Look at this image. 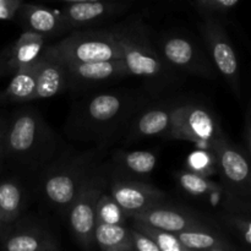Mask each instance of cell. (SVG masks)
Returning a JSON list of instances; mask_svg holds the SVG:
<instances>
[{"label": "cell", "instance_id": "35", "mask_svg": "<svg viewBox=\"0 0 251 251\" xmlns=\"http://www.w3.org/2000/svg\"><path fill=\"white\" fill-rule=\"evenodd\" d=\"M48 2H63V4H73V2H86V1H131L135 2L136 0H43Z\"/></svg>", "mask_w": 251, "mask_h": 251}, {"label": "cell", "instance_id": "17", "mask_svg": "<svg viewBox=\"0 0 251 251\" xmlns=\"http://www.w3.org/2000/svg\"><path fill=\"white\" fill-rule=\"evenodd\" d=\"M46 39L38 33L24 31L4 47L0 50V78L12 76L20 69L34 63L46 47Z\"/></svg>", "mask_w": 251, "mask_h": 251}, {"label": "cell", "instance_id": "16", "mask_svg": "<svg viewBox=\"0 0 251 251\" xmlns=\"http://www.w3.org/2000/svg\"><path fill=\"white\" fill-rule=\"evenodd\" d=\"M131 1H86L64 4L60 11L69 32L105 24L126 14L132 7Z\"/></svg>", "mask_w": 251, "mask_h": 251}, {"label": "cell", "instance_id": "3", "mask_svg": "<svg viewBox=\"0 0 251 251\" xmlns=\"http://www.w3.org/2000/svg\"><path fill=\"white\" fill-rule=\"evenodd\" d=\"M64 149L61 137L37 108L22 105L10 114L5 161L37 178Z\"/></svg>", "mask_w": 251, "mask_h": 251}, {"label": "cell", "instance_id": "27", "mask_svg": "<svg viewBox=\"0 0 251 251\" xmlns=\"http://www.w3.org/2000/svg\"><path fill=\"white\" fill-rule=\"evenodd\" d=\"M131 227L149 235L161 251H188V249L181 244L176 233L164 230L162 228L154 227V226L137 220H131Z\"/></svg>", "mask_w": 251, "mask_h": 251}, {"label": "cell", "instance_id": "13", "mask_svg": "<svg viewBox=\"0 0 251 251\" xmlns=\"http://www.w3.org/2000/svg\"><path fill=\"white\" fill-rule=\"evenodd\" d=\"M66 66L69 74L68 91L73 93H83L86 91L96 90L130 76L123 59L66 63Z\"/></svg>", "mask_w": 251, "mask_h": 251}, {"label": "cell", "instance_id": "38", "mask_svg": "<svg viewBox=\"0 0 251 251\" xmlns=\"http://www.w3.org/2000/svg\"><path fill=\"white\" fill-rule=\"evenodd\" d=\"M0 105H2V100H1V96H0Z\"/></svg>", "mask_w": 251, "mask_h": 251}, {"label": "cell", "instance_id": "37", "mask_svg": "<svg viewBox=\"0 0 251 251\" xmlns=\"http://www.w3.org/2000/svg\"><path fill=\"white\" fill-rule=\"evenodd\" d=\"M1 174H2V167L0 166V176H1Z\"/></svg>", "mask_w": 251, "mask_h": 251}, {"label": "cell", "instance_id": "26", "mask_svg": "<svg viewBox=\"0 0 251 251\" xmlns=\"http://www.w3.org/2000/svg\"><path fill=\"white\" fill-rule=\"evenodd\" d=\"M220 220L238 239L251 247V215L223 206Z\"/></svg>", "mask_w": 251, "mask_h": 251}, {"label": "cell", "instance_id": "28", "mask_svg": "<svg viewBox=\"0 0 251 251\" xmlns=\"http://www.w3.org/2000/svg\"><path fill=\"white\" fill-rule=\"evenodd\" d=\"M127 216L110 196L108 190L102 194L97 206V222L126 225Z\"/></svg>", "mask_w": 251, "mask_h": 251}, {"label": "cell", "instance_id": "9", "mask_svg": "<svg viewBox=\"0 0 251 251\" xmlns=\"http://www.w3.org/2000/svg\"><path fill=\"white\" fill-rule=\"evenodd\" d=\"M199 29L216 71L225 78L232 92L237 97H240L239 61L223 25L216 20L212 14H203Z\"/></svg>", "mask_w": 251, "mask_h": 251}, {"label": "cell", "instance_id": "31", "mask_svg": "<svg viewBox=\"0 0 251 251\" xmlns=\"http://www.w3.org/2000/svg\"><path fill=\"white\" fill-rule=\"evenodd\" d=\"M130 228H131V240L134 251H161L149 235L132 227Z\"/></svg>", "mask_w": 251, "mask_h": 251}, {"label": "cell", "instance_id": "18", "mask_svg": "<svg viewBox=\"0 0 251 251\" xmlns=\"http://www.w3.org/2000/svg\"><path fill=\"white\" fill-rule=\"evenodd\" d=\"M157 162L158 157L153 151H127L125 149H117L110 152L109 159L105 161V163L110 176L147 180L156 169Z\"/></svg>", "mask_w": 251, "mask_h": 251}, {"label": "cell", "instance_id": "34", "mask_svg": "<svg viewBox=\"0 0 251 251\" xmlns=\"http://www.w3.org/2000/svg\"><path fill=\"white\" fill-rule=\"evenodd\" d=\"M245 139H247L248 150L251 159V100L248 104L247 113H245Z\"/></svg>", "mask_w": 251, "mask_h": 251}, {"label": "cell", "instance_id": "11", "mask_svg": "<svg viewBox=\"0 0 251 251\" xmlns=\"http://www.w3.org/2000/svg\"><path fill=\"white\" fill-rule=\"evenodd\" d=\"M0 249L5 251H59L60 239L47 221L26 212L5 229L0 239Z\"/></svg>", "mask_w": 251, "mask_h": 251}, {"label": "cell", "instance_id": "36", "mask_svg": "<svg viewBox=\"0 0 251 251\" xmlns=\"http://www.w3.org/2000/svg\"><path fill=\"white\" fill-rule=\"evenodd\" d=\"M9 226V222H6L5 220H2L1 217H0V239H1L2 234H4L5 229H6V227Z\"/></svg>", "mask_w": 251, "mask_h": 251}, {"label": "cell", "instance_id": "20", "mask_svg": "<svg viewBox=\"0 0 251 251\" xmlns=\"http://www.w3.org/2000/svg\"><path fill=\"white\" fill-rule=\"evenodd\" d=\"M36 65L37 91L34 100L55 97L68 91L69 74L66 63L42 50Z\"/></svg>", "mask_w": 251, "mask_h": 251}, {"label": "cell", "instance_id": "23", "mask_svg": "<svg viewBox=\"0 0 251 251\" xmlns=\"http://www.w3.org/2000/svg\"><path fill=\"white\" fill-rule=\"evenodd\" d=\"M37 91V65L36 61L31 65L20 69L11 76L6 88L0 91L2 105L26 104L33 102Z\"/></svg>", "mask_w": 251, "mask_h": 251}, {"label": "cell", "instance_id": "1", "mask_svg": "<svg viewBox=\"0 0 251 251\" xmlns=\"http://www.w3.org/2000/svg\"><path fill=\"white\" fill-rule=\"evenodd\" d=\"M151 98L146 91L130 88L83 96L71 104L64 132L77 144L110 147L122 140L135 113Z\"/></svg>", "mask_w": 251, "mask_h": 251}, {"label": "cell", "instance_id": "22", "mask_svg": "<svg viewBox=\"0 0 251 251\" xmlns=\"http://www.w3.org/2000/svg\"><path fill=\"white\" fill-rule=\"evenodd\" d=\"M31 194L21 179L12 176L0 180V217L11 223L26 212Z\"/></svg>", "mask_w": 251, "mask_h": 251}, {"label": "cell", "instance_id": "15", "mask_svg": "<svg viewBox=\"0 0 251 251\" xmlns=\"http://www.w3.org/2000/svg\"><path fill=\"white\" fill-rule=\"evenodd\" d=\"M108 193L127 217L168 200V194L141 179H129L109 174Z\"/></svg>", "mask_w": 251, "mask_h": 251}, {"label": "cell", "instance_id": "33", "mask_svg": "<svg viewBox=\"0 0 251 251\" xmlns=\"http://www.w3.org/2000/svg\"><path fill=\"white\" fill-rule=\"evenodd\" d=\"M10 114L0 112V163L5 161V150H6V136L9 129Z\"/></svg>", "mask_w": 251, "mask_h": 251}, {"label": "cell", "instance_id": "8", "mask_svg": "<svg viewBox=\"0 0 251 251\" xmlns=\"http://www.w3.org/2000/svg\"><path fill=\"white\" fill-rule=\"evenodd\" d=\"M157 48L167 63L180 74L215 80L216 71L208 54L184 33H164L157 41Z\"/></svg>", "mask_w": 251, "mask_h": 251}, {"label": "cell", "instance_id": "10", "mask_svg": "<svg viewBox=\"0 0 251 251\" xmlns=\"http://www.w3.org/2000/svg\"><path fill=\"white\" fill-rule=\"evenodd\" d=\"M180 100L174 97L151 98L142 105L123 134L124 146H130L134 142L150 137H168L173 126L174 112Z\"/></svg>", "mask_w": 251, "mask_h": 251}, {"label": "cell", "instance_id": "21", "mask_svg": "<svg viewBox=\"0 0 251 251\" xmlns=\"http://www.w3.org/2000/svg\"><path fill=\"white\" fill-rule=\"evenodd\" d=\"M188 251H230L237 247L221 232L217 225L200 226L176 233Z\"/></svg>", "mask_w": 251, "mask_h": 251}, {"label": "cell", "instance_id": "32", "mask_svg": "<svg viewBox=\"0 0 251 251\" xmlns=\"http://www.w3.org/2000/svg\"><path fill=\"white\" fill-rule=\"evenodd\" d=\"M22 0H0V20H14Z\"/></svg>", "mask_w": 251, "mask_h": 251}, {"label": "cell", "instance_id": "24", "mask_svg": "<svg viewBox=\"0 0 251 251\" xmlns=\"http://www.w3.org/2000/svg\"><path fill=\"white\" fill-rule=\"evenodd\" d=\"M95 245L103 251H134L131 228L126 225L97 222L95 228Z\"/></svg>", "mask_w": 251, "mask_h": 251}, {"label": "cell", "instance_id": "12", "mask_svg": "<svg viewBox=\"0 0 251 251\" xmlns=\"http://www.w3.org/2000/svg\"><path fill=\"white\" fill-rule=\"evenodd\" d=\"M223 183V191L238 198L251 196V162L225 134L211 147Z\"/></svg>", "mask_w": 251, "mask_h": 251}, {"label": "cell", "instance_id": "14", "mask_svg": "<svg viewBox=\"0 0 251 251\" xmlns=\"http://www.w3.org/2000/svg\"><path fill=\"white\" fill-rule=\"evenodd\" d=\"M129 218L141 221L173 233L181 232L189 228L200 227V226L217 225L210 216L189 206L171 202L169 200L157 203L139 213H135Z\"/></svg>", "mask_w": 251, "mask_h": 251}, {"label": "cell", "instance_id": "6", "mask_svg": "<svg viewBox=\"0 0 251 251\" xmlns=\"http://www.w3.org/2000/svg\"><path fill=\"white\" fill-rule=\"evenodd\" d=\"M109 172L105 161L88 176L71 203L66 215L74 242L83 250L95 249L97 206L100 196L108 190Z\"/></svg>", "mask_w": 251, "mask_h": 251}, {"label": "cell", "instance_id": "25", "mask_svg": "<svg viewBox=\"0 0 251 251\" xmlns=\"http://www.w3.org/2000/svg\"><path fill=\"white\" fill-rule=\"evenodd\" d=\"M176 181L181 190L194 198L213 196L223 191L222 186L218 185L210 176L194 172L189 168H184L176 173Z\"/></svg>", "mask_w": 251, "mask_h": 251}, {"label": "cell", "instance_id": "29", "mask_svg": "<svg viewBox=\"0 0 251 251\" xmlns=\"http://www.w3.org/2000/svg\"><path fill=\"white\" fill-rule=\"evenodd\" d=\"M186 168L207 176H211L212 174L217 173L215 156H213L211 150L205 149H199V151L193 152L189 156Z\"/></svg>", "mask_w": 251, "mask_h": 251}, {"label": "cell", "instance_id": "5", "mask_svg": "<svg viewBox=\"0 0 251 251\" xmlns=\"http://www.w3.org/2000/svg\"><path fill=\"white\" fill-rule=\"evenodd\" d=\"M43 51L64 63L123 59L122 49L109 27L74 29L60 41L44 47Z\"/></svg>", "mask_w": 251, "mask_h": 251}, {"label": "cell", "instance_id": "7", "mask_svg": "<svg viewBox=\"0 0 251 251\" xmlns=\"http://www.w3.org/2000/svg\"><path fill=\"white\" fill-rule=\"evenodd\" d=\"M223 134L222 126L210 108L195 102H179L167 139L188 141L198 149L211 150Z\"/></svg>", "mask_w": 251, "mask_h": 251}, {"label": "cell", "instance_id": "30", "mask_svg": "<svg viewBox=\"0 0 251 251\" xmlns=\"http://www.w3.org/2000/svg\"><path fill=\"white\" fill-rule=\"evenodd\" d=\"M240 0H194V4L203 14L222 12L232 9Z\"/></svg>", "mask_w": 251, "mask_h": 251}, {"label": "cell", "instance_id": "4", "mask_svg": "<svg viewBox=\"0 0 251 251\" xmlns=\"http://www.w3.org/2000/svg\"><path fill=\"white\" fill-rule=\"evenodd\" d=\"M110 147L91 146L85 151L64 149L37 176L42 202L65 218L88 176L105 161Z\"/></svg>", "mask_w": 251, "mask_h": 251}, {"label": "cell", "instance_id": "2", "mask_svg": "<svg viewBox=\"0 0 251 251\" xmlns=\"http://www.w3.org/2000/svg\"><path fill=\"white\" fill-rule=\"evenodd\" d=\"M122 49L130 76L141 78L151 97H162L184 82L183 74L169 65L151 39L141 16H131L109 27Z\"/></svg>", "mask_w": 251, "mask_h": 251}, {"label": "cell", "instance_id": "19", "mask_svg": "<svg viewBox=\"0 0 251 251\" xmlns=\"http://www.w3.org/2000/svg\"><path fill=\"white\" fill-rule=\"evenodd\" d=\"M15 17H17L24 31L34 32L44 38L65 36L69 33L60 11L44 5L21 4Z\"/></svg>", "mask_w": 251, "mask_h": 251}]
</instances>
